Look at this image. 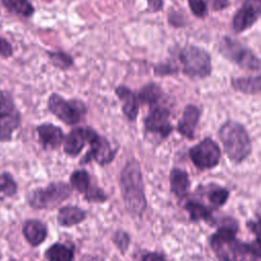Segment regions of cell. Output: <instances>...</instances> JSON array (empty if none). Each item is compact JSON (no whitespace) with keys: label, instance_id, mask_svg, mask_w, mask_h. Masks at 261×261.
<instances>
[{"label":"cell","instance_id":"6da1fadb","mask_svg":"<svg viewBox=\"0 0 261 261\" xmlns=\"http://www.w3.org/2000/svg\"><path fill=\"white\" fill-rule=\"evenodd\" d=\"M119 186L124 206L134 217L143 215L147 208V200L144 191V182L139 162L128 160L119 175Z\"/></svg>","mask_w":261,"mask_h":261},{"label":"cell","instance_id":"7a4b0ae2","mask_svg":"<svg viewBox=\"0 0 261 261\" xmlns=\"http://www.w3.org/2000/svg\"><path fill=\"white\" fill-rule=\"evenodd\" d=\"M219 137L224 151L231 161L240 163L250 155L252 151L251 140L241 123L231 120L226 121L219 129Z\"/></svg>","mask_w":261,"mask_h":261},{"label":"cell","instance_id":"3957f363","mask_svg":"<svg viewBox=\"0 0 261 261\" xmlns=\"http://www.w3.org/2000/svg\"><path fill=\"white\" fill-rule=\"evenodd\" d=\"M71 185L64 181L51 182L46 188H39L29 193V205L35 209H52L67 200L72 191Z\"/></svg>","mask_w":261,"mask_h":261},{"label":"cell","instance_id":"277c9868","mask_svg":"<svg viewBox=\"0 0 261 261\" xmlns=\"http://www.w3.org/2000/svg\"><path fill=\"white\" fill-rule=\"evenodd\" d=\"M182 71L193 79H204L211 73V60L209 54L202 48L187 45L178 54Z\"/></svg>","mask_w":261,"mask_h":261},{"label":"cell","instance_id":"5b68a950","mask_svg":"<svg viewBox=\"0 0 261 261\" xmlns=\"http://www.w3.org/2000/svg\"><path fill=\"white\" fill-rule=\"evenodd\" d=\"M48 109L65 124L73 125L82 121L87 113L86 105L80 100H65L58 94H51Z\"/></svg>","mask_w":261,"mask_h":261},{"label":"cell","instance_id":"8992f818","mask_svg":"<svg viewBox=\"0 0 261 261\" xmlns=\"http://www.w3.org/2000/svg\"><path fill=\"white\" fill-rule=\"evenodd\" d=\"M219 51L225 58L244 69L258 70L261 68V60L250 49L230 38L221 40Z\"/></svg>","mask_w":261,"mask_h":261},{"label":"cell","instance_id":"52a82bcc","mask_svg":"<svg viewBox=\"0 0 261 261\" xmlns=\"http://www.w3.org/2000/svg\"><path fill=\"white\" fill-rule=\"evenodd\" d=\"M85 129L90 150L81 160V163H88L91 160H95L100 165H107L112 162L117 152V148L112 149L110 143L105 138L98 135L93 128L85 127Z\"/></svg>","mask_w":261,"mask_h":261},{"label":"cell","instance_id":"ba28073f","mask_svg":"<svg viewBox=\"0 0 261 261\" xmlns=\"http://www.w3.org/2000/svg\"><path fill=\"white\" fill-rule=\"evenodd\" d=\"M190 158L199 169H209L217 165L221 153L218 145L211 139L206 138L191 148Z\"/></svg>","mask_w":261,"mask_h":261},{"label":"cell","instance_id":"9c48e42d","mask_svg":"<svg viewBox=\"0 0 261 261\" xmlns=\"http://www.w3.org/2000/svg\"><path fill=\"white\" fill-rule=\"evenodd\" d=\"M261 16V0H245L232 18L234 32L249 30Z\"/></svg>","mask_w":261,"mask_h":261},{"label":"cell","instance_id":"30bf717a","mask_svg":"<svg viewBox=\"0 0 261 261\" xmlns=\"http://www.w3.org/2000/svg\"><path fill=\"white\" fill-rule=\"evenodd\" d=\"M169 110L162 106H151L149 114L145 118V130L158 134L161 138H166L172 132V125L169 121Z\"/></svg>","mask_w":261,"mask_h":261},{"label":"cell","instance_id":"8fae6325","mask_svg":"<svg viewBox=\"0 0 261 261\" xmlns=\"http://www.w3.org/2000/svg\"><path fill=\"white\" fill-rule=\"evenodd\" d=\"M39 142L45 150H55L64 141L62 129L52 123H43L37 126Z\"/></svg>","mask_w":261,"mask_h":261},{"label":"cell","instance_id":"7c38bea8","mask_svg":"<svg viewBox=\"0 0 261 261\" xmlns=\"http://www.w3.org/2000/svg\"><path fill=\"white\" fill-rule=\"evenodd\" d=\"M115 94L122 101V112L129 121H135L139 113V98L128 88L119 86L115 89Z\"/></svg>","mask_w":261,"mask_h":261},{"label":"cell","instance_id":"4fadbf2b","mask_svg":"<svg viewBox=\"0 0 261 261\" xmlns=\"http://www.w3.org/2000/svg\"><path fill=\"white\" fill-rule=\"evenodd\" d=\"M199 118H200V111L196 106L194 105L186 106L182 112V116L179 119L177 124L178 133L188 139H193L195 128L198 124Z\"/></svg>","mask_w":261,"mask_h":261},{"label":"cell","instance_id":"5bb4252c","mask_svg":"<svg viewBox=\"0 0 261 261\" xmlns=\"http://www.w3.org/2000/svg\"><path fill=\"white\" fill-rule=\"evenodd\" d=\"M47 232L46 224L40 220H27L22 226V234L27 242L33 247L41 245L45 241Z\"/></svg>","mask_w":261,"mask_h":261},{"label":"cell","instance_id":"9a60e30c","mask_svg":"<svg viewBox=\"0 0 261 261\" xmlns=\"http://www.w3.org/2000/svg\"><path fill=\"white\" fill-rule=\"evenodd\" d=\"M87 142L85 127H76L66 136L63 141V150L69 156H76L84 149Z\"/></svg>","mask_w":261,"mask_h":261},{"label":"cell","instance_id":"2e32d148","mask_svg":"<svg viewBox=\"0 0 261 261\" xmlns=\"http://www.w3.org/2000/svg\"><path fill=\"white\" fill-rule=\"evenodd\" d=\"M86 216V212L77 206H63L58 211L57 222L61 226L69 227L83 222Z\"/></svg>","mask_w":261,"mask_h":261},{"label":"cell","instance_id":"e0dca14e","mask_svg":"<svg viewBox=\"0 0 261 261\" xmlns=\"http://www.w3.org/2000/svg\"><path fill=\"white\" fill-rule=\"evenodd\" d=\"M20 124V113L16 109L11 113L0 116V142L11 140L12 133Z\"/></svg>","mask_w":261,"mask_h":261},{"label":"cell","instance_id":"ac0fdd59","mask_svg":"<svg viewBox=\"0 0 261 261\" xmlns=\"http://www.w3.org/2000/svg\"><path fill=\"white\" fill-rule=\"evenodd\" d=\"M170 190L176 197H185L190 187L188 173L179 168H173L170 171Z\"/></svg>","mask_w":261,"mask_h":261},{"label":"cell","instance_id":"d6986e66","mask_svg":"<svg viewBox=\"0 0 261 261\" xmlns=\"http://www.w3.org/2000/svg\"><path fill=\"white\" fill-rule=\"evenodd\" d=\"M236 91L250 95H261V75L238 77L231 81Z\"/></svg>","mask_w":261,"mask_h":261},{"label":"cell","instance_id":"ffe728a7","mask_svg":"<svg viewBox=\"0 0 261 261\" xmlns=\"http://www.w3.org/2000/svg\"><path fill=\"white\" fill-rule=\"evenodd\" d=\"M45 258L51 261H71L74 258V253L71 247L55 243L45 252Z\"/></svg>","mask_w":261,"mask_h":261},{"label":"cell","instance_id":"44dd1931","mask_svg":"<svg viewBox=\"0 0 261 261\" xmlns=\"http://www.w3.org/2000/svg\"><path fill=\"white\" fill-rule=\"evenodd\" d=\"M161 97H162L161 88L155 83L147 84L140 90L138 94L139 101L144 104H149L150 106L156 105Z\"/></svg>","mask_w":261,"mask_h":261},{"label":"cell","instance_id":"7402d4cb","mask_svg":"<svg viewBox=\"0 0 261 261\" xmlns=\"http://www.w3.org/2000/svg\"><path fill=\"white\" fill-rule=\"evenodd\" d=\"M4 7L22 17H30L34 14L35 8L29 0H1Z\"/></svg>","mask_w":261,"mask_h":261},{"label":"cell","instance_id":"603a6c76","mask_svg":"<svg viewBox=\"0 0 261 261\" xmlns=\"http://www.w3.org/2000/svg\"><path fill=\"white\" fill-rule=\"evenodd\" d=\"M70 185L73 189H75L79 193L85 195L90 188L93 186L91 182L90 174L87 170L79 169L74 170L70 175Z\"/></svg>","mask_w":261,"mask_h":261},{"label":"cell","instance_id":"cb8c5ba5","mask_svg":"<svg viewBox=\"0 0 261 261\" xmlns=\"http://www.w3.org/2000/svg\"><path fill=\"white\" fill-rule=\"evenodd\" d=\"M48 56L54 66L65 70L72 66L73 59L70 55L62 51H48Z\"/></svg>","mask_w":261,"mask_h":261},{"label":"cell","instance_id":"d4e9b609","mask_svg":"<svg viewBox=\"0 0 261 261\" xmlns=\"http://www.w3.org/2000/svg\"><path fill=\"white\" fill-rule=\"evenodd\" d=\"M186 209L190 213V217L193 220H200V219L209 220L211 218L210 211L205 206L197 202H193V201L188 202L186 205Z\"/></svg>","mask_w":261,"mask_h":261},{"label":"cell","instance_id":"484cf974","mask_svg":"<svg viewBox=\"0 0 261 261\" xmlns=\"http://www.w3.org/2000/svg\"><path fill=\"white\" fill-rule=\"evenodd\" d=\"M17 192V185L12 175L8 172L0 174V193H3L7 197L15 195Z\"/></svg>","mask_w":261,"mask_h":261},{"label":"cell","instance_id":"4316f807","mask_svg":"<svg viewBox=\"0 0 261 261\" xmlns=\"http://www.w3.org/2000/svg\"><path fill=\"white\" fill-rule=\"evenodd\" d=\"M16 110L12 95L8 91H0V116Z\"/></svg>","mask_w":261,"mask_h":261},{"label":"cell","instance_id":"83f0119b","mask_svg":"<svg viewBox=\"0 0 261 261\" xmlns=\"http://www.w3.org/2000/svg\"><path fill=\"white\" fill-rule=\"evenodd\" d=\"M112 242L114 243L116 248L120 251V253L124 254L125 251L128 249L130 238L126 231L122 229H117L112 236Z\"/></svg>","mask_w":261,"mask_h":261},{"label":"cell","instance_id":"f1b7e54d","mask_svg":"<svg viewBox=\"0 0 261 261\" xmlns=\"http://www.w3.org/2000/svg\"><path fill=\"white\" fill-rule=\"evenodd\" d=\"M84 198L90 203H103L107 200V195L104 193L103 190L93 185L90 190L84 195Z\"/></svg>","mask_w":261,"mask_h":261},{"label":"cell","instance_id":"f546056e","mask_svg":"<svg viewBox=\"0 0 261 261\" xmlns=\"http://www.w3.org/2000/svg\"><path fill=\"white\" fill-rule=\"evenodd\" d=\"M191 11L199 18H204L207 15V4L204 0H188Z\"/></svg>","mask_w":261,"mask_h":261},{"label":"cell","instance_id":"4dcf8cb0","mask_svg":"<svg viewBox=\"0 0 261 261\" xmlns=\"http://www.w3.org/2000/svg\"><path fill=\"white\" fill-rule=\"evenodd\" d=\"M228 199V191L225 189H217L214 190L209 195V201L215 206L223 205Z\"/></svg>","mask_w":261,"mask_h":261},{"label":"cell","instance_id":"1f68e13d","mask_svg":"<svg viewBox=\"0 0 261 261\" xmlns=\"http://www.w3.org/2000/svg\"><path fill=\"white\" fill-rule=\"evenodd\" d=\"M248 256L254 259L261 258V237H258L250 244H246Z\"/></svg>","mask_w":261,"mask_h":261},{"label":"cell","instance_id":"d6a6232c","mask_svg":"<svg viewBox=\"0 0 261 261\" xmlns=\"http://www.w3.org/2000/svg\"><path fill=\"white\" fill-rule=\"evenodd\" d=\"M12 53L13 51L10 43L6 39L0 36V56L8 58L9 56L12 55Z\"/></svg>","mask_w":261,"mask_h":261},{"label":"cell","instance_id":"836d02e7","mask_svg":"<svg viewBox=\"0 0 261 261\" xmlns=\"http://www.w3.org/2000/svg\"><path fill=\"white\" fill-rule=\"evenodd\" d=\"M207 4L213 11H220L229 5V0H207Z\"/></svg>","mask_w":261,"mask_h":261},{"label":"cell","instance_id":"e575fe53","mask_svg":"<svg viewBox=\"0 0 261 261\" xmlns=\"http://www.w3.org/2000/svg\"><path fill=\"white\" fill-rule=\"evenodd\" d=\"M247 225L257 237H261V214L257 215L256 220L249 221Z\"/></svg>","mask_w":261,"mask_h":261},{"label":"cell","instance_id":"d590c367","mask_svg":"<svg viewBox=\"0 0 261 261\" xmlns=\"http://www.w3.org/2000/svg\"><path fill=\"white\" fill-rule=\"evenodd\" d=\"M148 10L151 12H157L163 7V0H147Z\"/></svg>","mask_w":261,"mask_h":261},{"label":"cell","instance_id":"8d00e7d4","mask_svg":"<svg viewBox=\"0 0 261 261\" xmlns=\"http://www.w3.org/2000/svg\"><path fill=\"white\" fill-rule=\"evenodd\" d=\"M142 260L151 261V260H163L165 259V256L160 253H147L141 257Z\"/></svg>","mask_w":261,"mask_h":261}]
</instances>
